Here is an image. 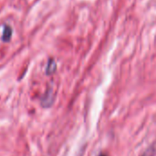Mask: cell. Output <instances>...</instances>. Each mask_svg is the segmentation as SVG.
I'll use <instances>...</instances> for the list:
<instances>
[{"mask_svg": "<svg viewBox=\"0 0 156 156\" xmlns=\"http://www.w3.org/2000/svg\"><path fill=\"white\" fill-rule=\"evenodd\" d=\"M12 37V29L10 28V26L5 25L3 30V35H2V40L4 41H8Z\"/></svg>", "mask_w": 156, "mask_h": 156, "instance_id": "1", "label": "cell"}, {"mask_svg": "<svg viewBox=\"0 0 156 156\" xmlns=\"http://www.w3.org/2000/svg\"><path fill=\"white\" fill-rule=\"evenodd\" d=\"M56 63H55V61L54 60H50L49 62H48V67H47V73L48 74H52V73H54L55 71H56Z\"/></svg>", "mask_w": 156, "mask_h": 156, "instance_id": "2", "label": "cell"}, {"mask_svg": "<svg viewBox=\"0 0 156 156\" xmlns=\"http://www.w3.org/2000/svg\"><path fill=\"white\" fill-rule=\"evenodd\" d=\"M154 149H152V148H150V149H148L144 154L143 156H154Z\"/></svg>", "mask_w": 156, "mask_h": 156, "instance_id": "3", "label": "cell"}, {"mask_svg": "<svg viewBox=\"0 0 156 156\" xmlns=\"http://www.w3.org/2000/svg\"><path fill=\"white\" fill-rule=\"evenodd\" d=\"M101 156H107V155H105V154H101Z\"/></svg>", "mask_w": 156, "mask_h": 156, "instance_id": "4", "label": "cell"}]
</instances>
